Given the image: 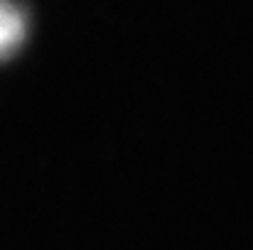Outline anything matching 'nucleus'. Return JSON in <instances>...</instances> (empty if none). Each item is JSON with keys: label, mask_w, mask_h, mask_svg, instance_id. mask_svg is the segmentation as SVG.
<instances>
[{"label": "nucleus", "mask_w": 253, "mask_h": 250, "mask_svg": "<svg viewBox=\"0 0 253 250\" xmlns=\"http://www.w3.org/2000/svg\"><path fill=\"white\" fill-rule=\"evenodd\" d=\"M25 35H27V20L22 10L10 0H0V62L20 49Z\"/></svg>", "instance_id": "obj_1"}]
</instances>
